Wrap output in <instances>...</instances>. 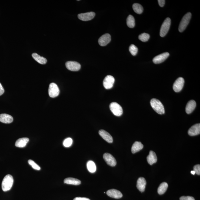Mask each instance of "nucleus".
<instances>
[{"instance_id":"obj_1","label":"nucleus","mask_w":200,"mask_h":200,"mask_svg":"<svg viewBox=\"0 0 200 200\" xmlns=\"http://www.w3.org/2000/svg\"><path fill=\"white\" fill-rule=\"evenodd\" d=\"M150 103L152 108L156 112L160 115L165 113V110L164 106L159 100L152 99L151 100Z\"/></svg>"},{"instance_id":"obj_2","label":"nucleus","mask_w":200,"mask_h":200,"mask_svg":"<svg viewBox=\"0 0 200 200\" xmlns=\"http://www.w3.org/2000/svg\"><path fill=\"white\" fill-rule=\"evenodd\" d=\"M13 182L12 176L10 174H7L3 179L2 183H1V188L3 191L7 192L10 190L13 186Z\"/></svg>"},{"instance_id":"obj_3","label":"nucleus","mask_w":200,"mask_h":200,"mask_svg":"<svg viewBox=\"0 0 200 200\" xmlns=\"http://www.w3.org/2000/svg\"><path fill=\"white\" fill-rule=\"evenodd\" d=\"M191 16V13L190 12L186 13L183 16L179 25V31L180 32H183L187 27L190 22Z\"/></svg>"},{"instance_id":"obj_4","label":"nucleus","mask_w":200,"mask_h":200,"mask_svg":"<svg viewBox=\"0 0 200 200\" xmlns=\"http://www.w3.org/2000/svg\"><path fill=\"white\" fill-rule=\"evenodd\" d=\"M171 24V19L167 18L165 19L161 27L160 35L162 37H164L168 33Z\"/></svg>"},{"instance_id":"obj_5","label":"nucleus","mask_w":200,"mask_h":200,"mask_svg":"<svg viewBox=\"0 0 200 200\" xmlns=\"http://www.w3.org/2000/svg\"><path fill=\"white\" fill-rule=\"evenodd\" d=\"M110 109L113 114L116 116H120L123 113V109L120 104L118 103L113 102L110 104Z\"/></svg>"},{"instance_id":"obj_6","label":"nucleus","mask_w":200,"mask_h":200,"mask_svg":"<svg viewBox=\"0 0 200 200\" xmlns=\"http://www.w3.org/2000/svg\"><path fill=\"white\" fill-rule=\"evenodd\" d=\"M59 89L57 85L54 83H51L49 86L48 93L51 98H54L58 96L59 94Z\"/></svg>"},{"instance_id":"obj_7","label":"nucleus","mask_w":200,"mask_h":200,"mask_svg":"<svg viewBox=\"0 0 200 200\" xmlns=\"http://www.w3.org/2000/svg\"><path fill=\"white\" fill-rule=\"evenodd\" d=\"M185 80L182 77H179L176 80L173 85V89L174 92H180L184 86Z\"/></svg>"},{"instance_id":"obj_8","label":"nucleus","mask_w":200,"mask_h":200,"mask_svg":"<svg viewBox=\"0 0 200 200\" xmlns=\"http://www.w3.org/2000/svg\"><path fill=\"white\" fill-rule=\"evenodd\" d=\"M115 78L113 76L107 75L103 81V85L106 89H109L113 87L115 82Z\"/></svg>"},{"instance_id":"obj_9","label":"nucleus","mask_w":200,"mask_h":200,"mask_svg":"<svg viewBox=\"0 0 200 200\" xmlns=\"http://www.w3.org/2000/svg\"><path fill=\"white\" fill-rule=\"evenodd\" d=\"M66 66L68 70L72 71H77L81 68V65L75 61H68L66 63Z\"/></svg>"},{"instance_id":"obj_10","label":"nucleus","mask_w":200,"mask_h":200,"mask_svg":"<svg viewBox=\"0 0 200 200\" xmlns=\"http://www.w3.org/2000/svg\"><path fill=\"white\" fill-rule=\"evenodd\" d=\"M103 158L107 165L111 166H115L116 165V161L112 155L109 153H105Z\"/></svg>"},{"instance_id":"obj_11","label":"nucleus","mask_w":200,"mask_h":200,"mask_svg":"<svg viewBox=\"0 0 200 200\" xmlns=\"http://www.w3.org/2000/svg\"><path fill=\"white\" fill-rule=\"evenodd\" d=\"M95 13L93 12H89L78 14V18L80 20L86 21L92 20L95 17Z\"/></svg>"},{"instance_id":"obj_12","label":"nucleus","mask_w":200,"mask_h":200,"mask_svg":"<svg viewBox=\"0 0 200 200\" xmlns=\"http://www.w3.org/2000/svg\"><path fill=\"white\" fill-rule=\"evenodd\" d=\"M111 41V36L110 34H106L101 36L98 40V43L100 46L104 47L108 44Z\"/></svg>"},{"instance_id":"obj_13","label":"nucleus","mask_w":200,"mask_h":200,"mask_svg":"<svg viewBox=\"0 0 200 200\" xmlns=\"http://www.w3.org/2000/svg\"><path fill=\"white\" fill-rule=\"evenodd\" d=\"M169 56V53L167 52H165L155 57L153 59V62L155 64L161 63L167 59Z\"/></svg>"},{"instance_id":"obj_14","label":"nucleus","mask_w":200,"mask_h":200,"mask_svg":"<svg viewBox=\"0 0 200 200\" xmlns=\"http://www.w3.org/2000/svg\"><path fill=\"white\" fill-rule=\"evenodd\" d=\"M107 194L109 196L115 199H120L123 196L121 192L115 189H111L107 191Z\"/></svg>"},{"instance_id":"obj_15","label":"nucleus","mask_w":200,"mask_h":200,"mask_svg":"<svg viewBox=\"0 0 200 200\" xmlns=\"http://www.w3.org/2000/svg\"><path fill=\"white\" fill-rule=\"evenodd\" d=\"M188 134L191 136H194L200 134V123L196 124L192 126L188 131Z\"/></svg>"},{"instance_id":"obj_16","label":"nucleus","mask_w":200,"mask_h":200,"mask_svg":"<svg viewBox=\"0 0 200 200\" xmlns=\"http://www.w3.org/2000/svg\"><path fill=\"white\" fill-rule=\"evenodd\" d=\"M99 135L101 136V138L105 140L107 142L109 143H112L113 142L112 137L108 132L107 131L104 130H101L99 132Z\"/></svg>"},{"instance_id":"obj_17","label":"nucleus","mask_w":200,"mask_h":200,"mask_svg":"<svg viewBox=\"0 0 200 200\" xmlns=\"http://www.w3.org/2000/svg\"><path fill=\"white\" fill-rule=\"evenodd\" d=\"M147 182L143 177H140L137 181L136 186L137 188L141 192H144L145 190Z\"/></svg>"},{"instance_id":"obj_18","label":"nucleus","mask_w":200,"mask_h":200,"mask_svg":"<svg viewBox=\"0 0 200 200\" xmlns=\"http://www.w3.org/2000/svg\"><path fill=\"white\" fill-rule=\"evenodd\" d=\"M196 107V101L193 100L188 101L186 107V112L187 114H190L194 110Z\"/></svg>"},{"instance_id":"obj_19","label":"nucleus","mask_w":200,"mask_h":200,"mask_svg":"<svg viewBox=\"0 0 200 200\" xmlns=\"http://www.w3.org/2000/svg\"><path fill=\"white\" fill-rule=\"evenodd\" d=\"M147 162L150 165H152L157 162V157L154 152L152 150L150 151V154L147 156Z\"/></svg>"},{"instance_id":"obj_20","label":"nucleus","mask_w":200,"mask_h":200,"mask_svg":"<svg viewBox=\"0 0 200 200\" xmlns=\"http://www.w3.org/2000/svg\"><path fill=\"white\" fill-rule=\"evenodd\" d=\"M13 118L7 114H0V122L4 123H10L13 121Z\"/></svg>"},{"instance_id":"obj_21","label":"nucleus","mask_w":200,"mask_h":200,"mask_svg":"<svg viewBox=\"0 0 200 200\" xmlns=\"http://www.w3.org/2000/svg\"><path fill=\"white\" fill-rule=\"evenodd\" d=\"M144 147V145L140 142L136 141L134 143L132 146L131 151L132 153H135L137 152H139L140 150H142Z\"/></svg>"},{"instance_id":"obj_22","label":"nucleus","mask_w":200,"mask_h":200,"mask_svg":"<svg viewBox=\"0 0 200 200\" xmlns=\"http://www.w3.org/2000/svg\"><path fill=\"white\" fill-rule=\"evenodd\" d=\"M29 141V138H23L19 139L15 143V146L19 147H24L26 145V144Z\"/></svg>"},{"instance_id":"obj_23","label":"nucleus","mask_w":200,"mask_h":200,"mask_svg":"<svg viewBox=\"0 0 200 200\" xmlns=\"http://www.w3.org/2000/svg\"><path fill=\"white\" fill-rule=\"evenodd\" d=\"M64 182L66 184L78 185L81 184V182L78 179L73 178V177H68L64 180Z\"/></svg>"},{"instance_id":"obj_24","label":"nucleus","mask_w":200,"mask_h":200,"mask_svg":"<svg viewBox=\"0 0 200 200\" xmlns=\"http://www.w3.org/2000/svg\"><path fill=\"white\" fill-rule=\"evenodd\" d=\"M33 58L35 60L36 62L39 63L44 65L47 63V59L43 57L40 56V55L36 53H33L32 54Z\"/></svg>"},{"instance_id":"obj_25","label":"nucleus","mask_w":200,"mask_h":200,"mask_svg":"<svg viewBox=\"0 0 200 200\" xmlns=\"http://www.w3.org/2000/svg\"><path fill=\"white\" fill-rule=\"evenodd\" d=\"M168 184L166 182H163L160 185L158 189V193L159 195H162L165 193L168 188Z\"/></svg>"},{"instance_id":"obj_26","label":"nucleus","mask_w":200,"mask_h":200,"mask_svg":"<svg viewBox=\"0 0 200 200\" xmlns=\"http://www.w3.org/2000/svg\"><path fill=\"white\" fill-rule=\"evenodd\" d=\"M127 25L130 28H133L135 27V19L132 15H129L127 19Z\"/></svg>"},{"instance_id":"obj_27","label":"nucleus","mask_w":200,"mask_h":200,"mask_svg":"<svg viewBox=\"0 0 200 200\" xmlns=\"http://www.w3.org/2000/svg\"><path fill=\"white\" fill-rule=\"evenodd\" d=\"M87 167L88 170L91 173H94L96 171V166L93 161H89L87 164Z\"/></svg>"},{"instance_id":"obj_28","label":"nucleus","mask_w":200,"mask_h":200,"mask_svg":"<svg viewBox=\"0 0 200 200\" xmlns=\"http://www.w3.org/2000/svg\"><path fill=\"white\" fill-rule=\"evenodd\" d=\"M132 7L135 12L138 14H141L144 10L142 6L138 4H134L133 5Z\"/></svg>"},{"instance_id":"obj_29","label":"nucleus","mask_w":200,"mask_h":200,"mask_svg":"<svg viewBox=\"0 0 200 200\" xmlns=\"http://www.w3.org/2000/svg\"><path fill=\"white\" fill-rule=\"evenodd\" d=\"M150 38V35L147 33H143L139 36V39L143 42H145L148 41Z\"/></svg>"},{"instance_id":"obj_30","label":"nucleus","mask_w":200,"mask_h":200,"mask_svg":"<svg viewBox=\"0 0 200 200\" xmlns=\"http://www.w3.org/2000/svg\"><path fill=\"white\" fill-rule=\"evenodd\" d=\"M129 50L131 54L133 56H135L138 53V48L136 46L132 44L129 47Z\"/></svg>"},{"instance_id":"obj_31","label":"nucleus","mask_w":200,"mask_h":200,"mask_svg":"<svg viewBox=\"0 0 200 200\" xmlns=\"http://www.w3.org/2000/svg\"><path fill=\"white\" fill-rule=\"evenodd\" d=\"M28 162L29 165L32 167V168H33L34 169L38 170V171L41 170V167H40L38 165H37V164L34 161H32V160H29L28 161Z\"/></svg>"},{"instance_id":"obj_32","label":"nucleus","mask_w":200,"mask_h":200,"mask_svg":"<svg viewBox=\"0 0 200 200\" xmlns=\"http://www.w3.org/2000/svg\"><path fill=\"white\" fill-rule=\"evenodd\" d=\"M72 143L73 140L71 138H67L64 141V146L65 147H71Z\"/></svg>"},{"instance_id":"obj_33","label":"nucleus","mask_w":200,"mask_h":200,"mask_svg":"<svg viewBox=\"0 0 200 200\" xmlns=\"http://www.w3.org/2000/svg\"><path fill=\"white\" fill-rule=\"evenodd\" d=\"M193 171L195 172V174L198 175H200V165H197L193 167Z\"/></svg>"},{"instance_id":"obj_34","label":"nucleus","mask_w":200,"mask_h":200,"mask_svg":"<svg viewBox=\"0 0 200 200\" xmlns=\"http://www.w3.org/2000/svg\"><path fill=\"white\" fill-rule=\"evenodd\" d=\"M180 200H195L193 197L190 196H183L180 198Z\"/></svg>"},{"instance_id":"obj_35","label":"nucleus","mask_w":200,"mask_h":200,"mask_svg":"<svg viewBox=\"0 0 200 200\" xmlns=\"http://www.w3.org/2000/svg\"><path fill=\"white\" fill-rule=\"evenodd\" d=\"M158 2L159 5L161 7H163L165 5V0H158Z\"/></svg>"},{"instance_id":"obj_36","label":"nucleus","mask_w":200,"mask_h":200,"mask_svg":"<svg viewBox=\"0 0 200 200\" xmlns=\"http://www.w3.org/2000/svg\"><path fill=\"white\" fill-rule=\"evenodd\" d=\"M4 91L2 85L0 83V96L2 95L4 93Z\"/></svg>"},{"instance_id":"obj_37","label":"nucleus","mask_w":200,"mask_h":200,"mask_svg":"<svg viewBox=\"0 0 200 200\" xmlns=\"http://www.w3.org/2000/svg\"><path fill=\"white\" fill-rule=\"evenodd\" d=\"M74 200H90L88 198L82 197H77L74 198Z\"/></svg>"},{"instance_id":"obj_38","label":"nucleus","mask_w":200,"mask_h":200,"mask_svg":"<svg viewBox=\"0 0 200 200\" xmlns=\"http://www.w3.org/2000/svg\"><path fill=\"white\" fill-rule=\"evenodd\" d=\"M191 173L192 174H193V175H194L195 174V172L194 171H191Z\"/></svg>"}]
</instances>
